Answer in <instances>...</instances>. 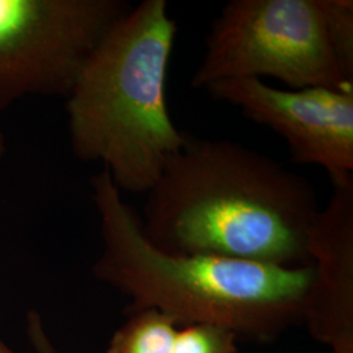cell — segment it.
Wrapping results in <instances>:
<instances>
[{
	"label": "cell",
	"mask_w": 353,
	"mask_h": 353,
	"mask_svg": "<svg viewBox=\"0 0 353 353\" xmlns=\"http://www.w3.org/2000/svg\"><path fill=\"white\" fill-rule=\"evenodd\" d=\"M0 353H14L12 350H10L3 341H0Z\"/></svg>",
	"instance_id": "13"
},
{
	"label": "cell",
	"mask_w": 353,
	"mask_h": 353,
	"mask_svg": "<svg viewBox=\"0 0 353 353\" xmlns=\"http://www.w3.org/2000/svg\"><path fill=\"white\" fill-rule=\"evenodd\" d=\"M145 195L143 232L164 252L313 265L312 182L241 143L189 135Z\"/></svg>",
	"instance_id": "1"
},
{
	"label": "cell",
	"mask_w": 353,
	"mask_h": 353,
	"mask_svg": "<svg viewBox=\"0 0 353 353\" xmlns=\"http://www.w3.org/2000/svg\"><path fill=\"white\" fill-rule=\"evenodd\" d=\"M4 153H6V140L0 131V159L4 156Z\"/></svg>",
	"instance_id": "12"
},
{
	"label": "cell",
	"mask_w": 353,
	"mask_h": 353,
	"mask_svg": "<svg viewBox=\"0 0 353 353\" xmlns=\"http://www.w3.org/2000/svg\"><path fill=\"white\" fill-rule=\"evenodd\" d=\"M26 321H28V327H26L28 336L36 353H61L49 339L37 312L30 310L28 313Z\"/></svg>",
	"instance_id": "11"
},
{
	"label": "cell",
	"mask_w": 353,
	"mask_h": 353,
	"mask_svg": "<svg viewBox=\"0 0 353 353\" xmlns=\"http://www.w3.org/2000/svg\"><path fill=\"white\" fill-rule=\"evenodd\" d=\"M328 43L341 76L353 84V1L318 0Z\"/></svg>",
	"instance_id": "9"
},
{
	"label": "cell",
	"mask_w": 353,
	"mask_h": 353,
	"mask_svg": "<svg viewBox=\"0 0 353 353\" xmlns=\"http://www.w3.org/2000/svg\"><path fill=\"white\" fill-rule=\"evenodd\" d=\"M314 278L303 322L332 353L353 351V176L332 183L310 242Z\"/></svg>",
	"instance_id": "7"
},
{
	"label": "cell",
	"mask_w": 353,
	"mask_h": 353,
	"mask_svg": "<svg viewBox=\"0 0 353 353\" xmlns=\"http://www.w3.org/2000/svg\"><path fill=\"white\" fill-rule=\"evenodd\" d=\"M128 321L114 332L106 353H173L176 322L148 309L130 313Z\"/></svg>",
	"instance_id": "8"
},
{
	"label": "cell",
	"mask_w": 353,
	"mask_h": 353,
	"mask_svg": "<svg viewBox=\"0 0 353 353\" xmlns=\"http://www.w3.org/2000/svg\"><path fill=\"white\" fill-rule=\"evenodd\" d=\"M237 334L212 323H192L178 328L173 353H237Z\"/></svg>",
	"instance_id": "10"
},
{
	"label": "cell",
	"mask_w": 353,
	"mask_h": 353,
	"mask_svg": "<svg viewBox=\"0 0 353 353\" xmlns=\"http://www.w3.org/2000/svg\"><path fill=\"white\" fill-rule=\"evenodd\" d=\"M176 29L166 0L131 7L89 55L65 99L72 153L101 163L121 192L147 194L189 137L166 102Z\"/></svg>",
	"instance_id": "3"
},
{
	"label": "cell",
	"mask_w": 353,
	"mask_h": 353,
	"mask_svg": "<svg viewBox=\"0 0 353 353\" xmlns=\"http://www.w3.org/2000/svg\"><path fill=\"white\" fill-rule=\"evenodd\" d=\"M90 189L102 237L93 274L131 300L127 314L153 309L176 325L212 323L254 341H275L303 322L313 265L292 268L164 252L145 237L141 217L106 169L90 178Z\"/></svg>",
	"instance_id": "2"
},
{
	"label": "cell",
	"mask_w": 353,
	"mask_h": 353,
	"mask_svg": "<svg viewBox=\"0 0 353 353\" xmlns=\"http://www.w3.org/2000/svg\"><path fill=\"white\" fill-rule=\"evenodd\" d=\"M132 6L0 0V112L26 96L68 97L89 55Z\"/></svg>",
	"instance_id": "5"
},
{
	"label": "cell",
	"mask_w": 353,
	"mask_h": 353,
	"mask_svg": "<svg viewBox=\"0 0 353 353\" xmlns=\"http://www.w3.org/2000/svg\"><path fill=\"white\" fill-rule=\"evenodd\" d=\"M204 90L279 134L294 164L321 166L331 183L353 176V87L278 89L265 80L230 79Z\"/></svg>",
	"instance_id": "6"
},
{
	"label": "cell",
	"mask_w": 353,
	"mask_h": 353,
	"mask_svg": "<svg viewBox=\"0 0 353 353\" xmlns=\"http://www.w3.org/2000/svg\"><path fill=\"white\" fill-rule=\"evenodd\" d=\"M334 353H353V351H343V352H334Z\"/></svg>",
	"instance_id": "14"
},
{
	"label": "cell",
	"mask_w": 353,
	"mask_h": 353,
	"mask_svg": "<svg viewBox=\"0 0 353 353\" xmlns=\"http://www.w3.org/2000/svg\"><path fill=\"white\" fill-rule=\"evenodd\" d=\"M263 77L290 89L353 87L335 62L318 0H230L212 20L190 85Z\"/></svg>",
	"instance_id": "4"
}]
</instances>
